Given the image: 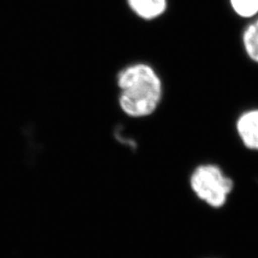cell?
Listing matches in <instances>:
<instances>
[{"mask_svg": "<svg viewBox=\"0 0 258 258\" xmlns=\"http://www.w3.org/2000/svg\"><path fill=\"white\" fill-rule=\"evenodd\" d=\"M120 108L129 117H148L156 110L163 96L162 81L148 64L130 65L118 75Z\"/></svg>", "mask_w": 258, "mask_h": 258, "instance_id": "obj_1", "label": "cell"}, {"mask_svg": "<svg viewBox=\"0 0 258 258\" xmlns=\"http://www.w3.org/2000/svg\"><path fill=\"white\" fill-rule=\"evenodd\" d=\"M190 186L196 196L212 208H221L233 189V182L219 166H199L190 177Z\"/></svg>", "mask_w": 258, "mask_h": 258, "instance_id": "obj_2", "label": "cell"}, {"mask_svg": "<svg viewBox=\"0 0 258 258\" xmlns=\"http://www.w3.org/2000/svg\"><path fill=\"white\" fill-rule=\"evenodd\" d=\"M236 129L243 145L258 151V109L243 113L236 122Z\"/></svg>", "mask_w": 258, "mask_h": 258, "instance_id": "obj_3", "label": "cell"}, {"mask_svg": "<svg viewBox=\"0 0 258 258\" xmlns=\"http://www.w3.org/2000/svg\"><path fill=\"white\" fill-rule=\"evenodd\" d=\"M129 5L139 17L154 19L161 16L166 10V0H128Z\"/></svg>", "mask_w": 258, "mask_h": 258, "instance_id": "obj_4", "label": "cell"}, {"mask_svg": "<svg viewBox=\"0 0 258 258\" xmlns=\"http://www.w3.org/2000/svg\"><path fill=\"white\" fill-rule=\"evenodd\" d=\"M242 41L246 54L252 61L258 63V19L246 28Z\"/></svg>", "mask_w": 258, "mask_h": 258, "instance_id": "obj_5", "label": "cell"}, {"mask_svg": "<svg viewBox=\"0 0 258 258\" xmlns=\"http://www.w3.org/2000/svg\"><path fill=\"white\" fill-rule=\"evenodd\" d=\"M231 8L241 18L248 19L258 14V0H230Z\"/></svg>", "mask_w": 258, "mask_h": 258, "instance_id": "obj_6", "label": "cell"}]
</instances>
